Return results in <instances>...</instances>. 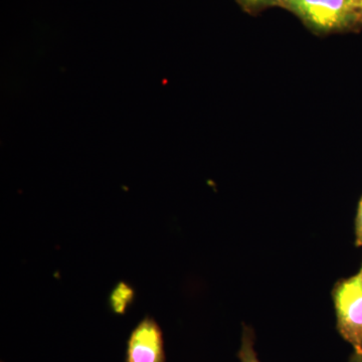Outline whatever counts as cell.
<instances>
[{
	"label": "cell",
	"mask_w": 362,
	"mask_h": 362,
	"mask_svg": "<svg viewBox=\"0 0 362 362\" xmlns=\"http://www.w3.org/2000/svg\"><path fill=\"white\" fill-rule=\"evenodd\" d=\"M337 328L354 352L362 350V265L356 275L340 279L332 289Z\"/></svg>",
	"instance_id": "cell-1"
},
{
	"label": "cell",
	"mask_w": 362,
	"mask_h": 362,
	"mask_svg": "<svg viewBox=\"0 0 362 362\" xmlns=\"http://www.w3.org/2000/svg\"><path fill=\"white\" fill-rule=\"evenodd\" d=\"M284 6L319 30L342 28L351 20L354 4L349 0H280Z\"/></svg>",
	"instance_id": "cell-2"
},
{
	"label": "cell",
	"mask_w": 362,
	"mask_h": 362,
	"mask_svg": "<svg viewBox=\"0 0 362 362\" xmlns=\"http://www.w3.org/2000/svg\"><path fill=\"white\" fill-rule=\"evenodd\" d=\"M125 362H166L163 333L151 316H145L131 331Z\"/></svg>",
	"instance_id": "cell-3"
},
{
	"label": "cell",
	"mask_w": 362,
	"mask_h": 362,
	"mask_svg": "<svg viewBox=\"0 0 362 362\" xmlns=\"http://www.w3.org/2000/svg\"><path fill=\"white\" fill-rule=\"evenodd\" d=\"M134 299V290L126 283L121 282L112 291L109 303L117 314H124Z\"/></svg>",
	"instance_id": "cell-4"
},
{
	"label": "cell",
	"mask_w": 362,
	"mask_h": 362,
	"mask_svg": "<svg viewBox=\"0 0 362 362\" xmlns=\"http://www.w3.org/2000/svg\"><path fill=\"white\" fill-rule=\"evenodd\" d=\"M240 362H259L256 350H255V333L249 326L243 328L242 343L239 351Z\"/></svg>",
	"instance_id": "cell-5"
},
{
	"label": "cell",
	"mask_w": 362,
	"mask_h": 362,
	"mask_svg": "<svg viewBox=\"0 0 362 362\" xmlns=\"http://www.w3.org/2000/svg\"><path fill=\"white\" fill-rule=\"evenodd\" d=\"M354 230H356V246L362 247V197L358 202V206H357Z\"/></svg>",
	"instance_id": "cell-6"
},
{
	"label": "cell",
	"mask_w": 362,
	"mask_h": 362,
	"mask_svg": "<svg viewBox=\"0 0 362 362\" xmlns=\"http://www.w3.org/2000/svg\"><path fill=\"white\" fill-rule=\"evenodd\" d=\"M349 362H362V350L361 352H354L350 356Z\"/></svg>",
	"instance_id": "cell-7"
},
{
	"label": "cell",
	"mask_w": 362,
	"mask_h": 362,
	"mask_svg": "<svg viewBox=\"0 0 362 362\" xmlns=\"http://www.w3.org/2000/svg\"><path fill=\"white\" fill-rule=\"evenodd\" d=\"M245 4H247V6H259V4H264L267 0H242Z\"/></svg>",
	"instance_id": "cell-8"
},
{
	"label": "cell",
	"mask_w": 362,
	"mask_h": 362,
	"mask_svg": "<svg viewBox=\"0 0 362 362\" xmlns=\"http://www.w3.org/2000/svg\"><path fill=\"white\" fill-rule=\"evenodd\" d=\"M349 2H351L352 4H354L357 7V4H358V2L361 1V0H349Z\"/></svg>",
	"instance_id": "cell-9"
},
{
	"label": "cell",
	"mask_w": 362,
	"mask_h": 362,
	"mask_svg": "<svg viewBox=\"0 0 362 362\" xmlns=\"http://www.w3.org/2000/svg\"><path fill=\"white\" fill-rule=\"evenodd\" d=\"M357 7H359V8H361L362 11V0H361V1L358 2V4H357Z\"/></svg>",
	"instance_id": "cell-10"
}]
</instances>
